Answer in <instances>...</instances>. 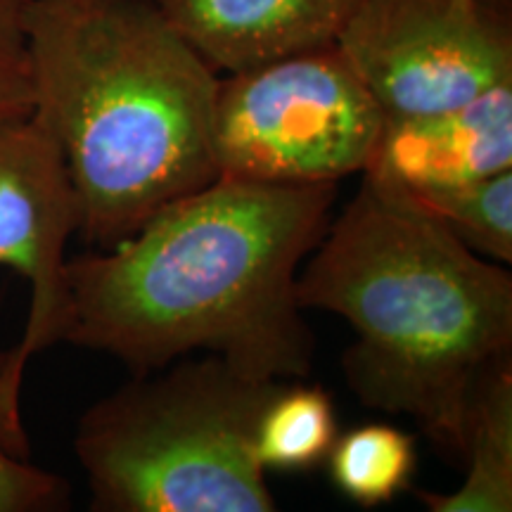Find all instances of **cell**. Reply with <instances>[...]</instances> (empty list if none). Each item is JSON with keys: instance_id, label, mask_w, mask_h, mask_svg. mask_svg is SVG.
<instances>
[{"instance_id": "1", "label": "cell", "mask_w": 512, "mask_h": 512, "mask_svg": "<svg viewBox=\"0 0 512 512\" xmlns=\"http://www.w3.org/2000/svg\"><path fill=\"white\" fill-rule=\"evenodd\" d=\"M337 183L216 178L131 238L67 261L64 342L147 375L192 351L252 380L309 377L316 339L297 275L330 226Z\"/></svg>"}, {"instance_id": "2", "label": "cell", "mask_w": 512, "mask_h": 512, "mask_svg": "<svg viewBox=\"0 0 512 512\" xmlns=\"http://www.w3.org/2000/svg\"><path fill=\"white\" fill-rule=\"evenodd\" d=\"M297 302L356 330L351 392L411 415L463 460L486 377L510 363L512 278L444 228L363 178L297 275Z\"/></svg>"}, {"instance_id": "3", "label": "cell", "mask_w": 512, "mask_h": 512, "mask_svg": "<svg viewBox=\"0 0 512 512\" xmlns=\"http://www.w3.org/2000/svg\"><path fill=\"white\" fill-rule=\"evenodd\" d=\"M34 117L60 145L79 235L110 249L216 181L219 72L155 0H27Z\"/></svg>"}, {"instance_id": "4", "label": "cell", "mask_w": 512, "mask_h": 512, "mask_svg": "<svg viewBox=\"0 0 512 512\" xmlns=\"http://www.w3.org/2000/svg\"><path fill=\"white\" fill-rule=\"evenodd\" d=\"M283 380L219 356L169 363L95 401L74 451L93 512H273L256 420Z\"/></svg>"}, {"instance_id": "5", "label": "cell", "mask_w": 512, "mask_h": 512, "mask_svg": "<svg viewBox=\"0 0 512 512\" xmlns=\"http://www.w3.org/2000/svg\"><path fill=\"white\" fill-rule=\"evenodd\" d=\"M384 112L337 46L219 79L216 178L268 185L339 183L363 174Z\"/></svg>"}, {"instance_id": "6", "label": "cell", "mask_w": 512, "mask_h": 512, "mask_svg": "<svg viewBox=\"0 0 512 512\" xmlns=\"http://www.w3.org/2000/svg\"><path fill=\"white\" fill-rule=\"evenodd\" d=\"M335 46L384 117L451 110L512 83L498 0H361Z\"/></svg>"}, {"instance_id": "7", "label": "cell", "mask_w": 512, "mask_h": 512, "mask_svg": "<svg viewBox=\"0 0 512 512\" xmlns=\"http://www.w3.org/2000/svg\"><path fill=\"white\" fill-rule=\"evenodd\" d=\"M79 197L53 133L34 114L0 124V266L31 287L19 354L64 342L69 323L67 245L79 235Z\"/></svg>"}, {"instance_id": "8", "label": "cell", "mask_w": 512, "mask_h": 512, "mask_svg": "<svg viewBox=\"0 0 512 512\" xmlns=\"http://www.w3.org/2000/svg\"><path fill=\"white\" fill-rule=\"evenodd\" d=\"M505 169H512V83L451 110L384 117L363 178L389 190H422Z\"/></svg>"}, {"instance_id": "9", "label": "cell", "mask_w": 512, "mask_h": 512, "mask_svg": "<svg viewBox=\"0 0 512 512\" xmlns=\"http://www.w3.org/2000/svg\"><path fill=\"white\" fill-rule=\"evenodd\" d=\"M214 72L335 46L361 0H155Z\"/></svg>"}, {"instance_id": "10", "label": "cell", "mask_w": 512, "mask_h": 512, "mask_svg": "<svg viewBox=\"0 0 512 512\" xmlns=\"http://www.w3.org/2000/svg\"><path fill=\"white\" fill-rule=\"evenodd\" d=\"M467 475L451 494H425L432 512L512 510V368L503 363L486 377L472 408L465 456Z\"/></svg>"}, {"instance_id": "11", "label": "cell", "mask_w": 512, "mask_h": 512, "mask_svg": "<svg viewBox=\"0 0 512 512\" xmlns=\"http://www.w3.org/2000/svg\"><path fill=\"white\" fill-rule=\"evenodd\" d=\"M382 190L418 209L484 259L512 261V169L446 188Z\"/></svg>"}, {"instance_id": "12", "label": "cell", "mask_w": 512, "mask_h": 512, "mask_svg": "<svg viewBox=\"0 0 512 512\" xmlns=\"http://www.w3.org/2000/svg\"><path fill=\"white\" fill-rule=\"evenodd\" d=\"M335 439L330 394L318 384L283 380L256 420L254 453L264 470L304 472L328 458Z\"/></svg>"}, {"instance_id": "13", "label": "cell", "mask_w": 512, "mask_h": 512, "mask_svg": "<svg viewBox=\"0 0 512 512\" xmlns=\"http://www.w3.org/2000/svg\"><path fill=\"white\" fill-rule=\"evenodd\" d=\"M29 361L17 344L0 349V512H53L69 508L62 477L31 460L22 418V387Z\"/></svg>"}, {"instance_id": "14", "label": "cell", "mask_w": 512, "mask_h": 512, "mask_svg": "<svg viewBox=\"0 0 512 512\" xmlns=\"http://www.w3.org/2000/svg\"><path fill=\"white\" fill-rule=\"evenodd\" d=\"M325 460L332 484L363 508H377L403 494L418 465L413 434L382 422L337 434Z\"/></svg>"}, {"instance_id": "15", "label": "cell", "mask_w": 512, "mask_h": 512, "mask_svg": "<svg viewBox=\"0 0 512 512\" xmlns=\"http://www.w3.org/2000/svg\"><path fill=\"white\" fill-rule=\"evenodd\" d=\"M27 0H0V124L34 112V79L24 31Z\"/></svg>"}]
</instances>
